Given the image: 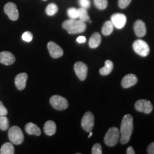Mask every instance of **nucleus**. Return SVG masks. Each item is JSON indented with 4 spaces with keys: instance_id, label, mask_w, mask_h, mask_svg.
I'll return each mask as SVG.
<instances>
[{
    "instance_id": "1",
    "label": "nucleus",
    "mask_w": 154,
    "mask_h": 154,
    "mask_svg": "<svg viewBox=\"0 0 154 154\" xmlns=\"http://www.w3.org/2000/svg\"><path fill=\"white\" fill-rule=\"evenodd\" d=\"M134 129L133 118L130 114L124 116L122 121L120 134L122 144H126L130 140Z\"/></svg>"
},
{
    "instance_id": "2",
    "label": "nucleus",
    "mask_w": 154,
    "mask_h": 154,
    "mask_svg": "<svg viewBox=\"0 0 154 154\" xmlns=\"http://www.w3.org/2000/svg\"><path fill=\"white\" fill-rule=\"evenodd\" d=\"M62 27L69 34H75L84 32L86 29V25L85 22L81 20L70 18L63 22Z\"/></svg>"
},
{
    "instance_id": "3",
    "label": "nucleus",
    "mask_w": 154,
    "mask_h": 154,
    "mask_svg": "<svg viewBox=\"0 0 154 154\" xmlns=\"http://www.w3.org/2000/svg\"><path fill=\"white\" fill-rule=\"evenodd\" d=\"M120 137V131L115 127H111L105 135V143L107 146L112 147L116 144Z\"/></svg>"
},
{
    "instance_id": "4",
    "label": "nucleus",
    "mask_w": 154,
    "mask_h": 154,
    "mask_svg": "<svg viewBox=\"0 0 154 154\" xmlns=\"http://www.w3.org/2000/svg\"><path fill=\"white\" fill-rule=\"evenodd\" d=\"M8 137L11 143L20 144L23 142L24 136L22 130L19 127H11L8 132Z\"/></svg>"
},
{
    "instance_id": "5",
    "label": "nucleus",
    "mask_w": 154,
    "mask_h": 154,
    "mask_svg": "<svg viewBox=\"0 0 154 154\" xmlns=\"http://www.w3.org/2000/svg\"><path fill=\"white\" fill-rule=\"evenodd\" d=\"M133 49L138 55L146 57L149 53V47L148 44L142 39L136 40L132 45Z\"/></svg>"
},
{
    "instance_id": "6",
    "label": "nucleus",
    "mask_w": 154,
    "mask_h": 154,
    "mask_svg": "<svg viewBox=\"0 0 154 154\" xmlns=\"http://www.w3.org/2000/svg\"><path fill=\"white\" fill-rule=\"evenodd\" d=\"M50 102L51 106L56 110H65L69 106L67 99L57 95L51 97L50 100Z\"/></svg>"
},
{
    "instance_id": "7",
    "label": "nucleus",
    "mask_w": 154,
    "mask_h": 154,
    "mask_svg": "<svg viewBox=\"0 0 154 154\" xmlns=\"http://www.w3.org/2000/svg\"><path fill=\"white\" fill-rule=\"evenodd\" d=\"M81 125L86 131L90 132L92 131L94 126V116L91 112H87L84 114Z\"/></svg>"
},
{
    "instance_id": "8",
    "label": "nucleus",
    "mask_w": 154,
    "mask_h": 154,
    "mask_svg": "<svg viewBox=\"0 0 154 154\" xmlns=\"http://www.w3.org/2000/svg\"><path fill=\"white\" fill-rule=\"evenodd\" d=\"M135 107L136 110L145 114H149L153 109L151 103L146 99H140L136 102Z\"/></svg>"
},
{
    "instance_id": "9",
    "label": "nucleus",
    "mask_w": 154,
    "mask_h": 154,
    "mask_svg": "<svg viewBox=\"0 0 154 154\" xmlns=\"http://www.w3.org/2000/svg\"><path fill=\"white\" fill-rule=\"evenodd\" d=\"M74 68L78 78L81 81L85 80L88 75V72L87 65L82 62H77L75 63Z\"/></svg>"
},
{
    "instance_id": "10",
    "label": "nucleus",
    "mask_w": 154,
    "mask_h": 154,
    "mask_svg": "<svg viewBox=\"0 0 154 154\" xmlns=\"http://www.w3.org/2000/svg\"><path fill=\"white\" fill-rule=\"evenodd\" d=\"M4 11L12 21H16L19 17V13L16 5L13 2H8L4 7Z\"/></svg>"
},
{
    "instance_id": "11",
    "label": "nucleus",
    "mask_w": 154,
    "mask_h": 154,
    "mask_svg": "<svg viewBox=\"0 0 154 154\" xmlns=\"http://www.w3.org/2000/svg\"><path fill=\"white\" fill-rule=\"evenodd\" d=\"M111 21L116 28L121 29L126 24L127 17L124 14L116 13L111 17Z\"/></svg>"
},
{
    "instance_id": "12",
    "label": "nucleus",
    "mask_w": 154,
    "mask_h": 154,
    "mask_svg": "<svg viewBox=\"0 0 154 154\" xmlns=\"http://www.w3.org/2000/svg\"><path fill=\"white\" fill-rule=\"evenodd\" d=\"M48 49L50 54L54 58H58L63 54V51L58 45L53 41H50L48 44Z\"/></svg>"
},
{
    "instance_id": "13",
    "label": "nucleus",
    "mask_w": 154,
    "mask_h": 154,
    "mask_svg": "<svg viewBox=\"0 0 154 154\" xmlns=\"http://www.w3.org/2000/svg\"><path fill=\"white\" fill-rule=\"evenodd\" d=\"M15 61L14 55L11 52L4 51L0 53V63L5 65H11L13 64Z\"/></svg>"
},
{
    "instance_id": "14",
    "label": "nucleus",
    "mask_w": 154,
    "mask_h": 154,
    "mask_svg": "<svg viewBox=\"0 0 154 154\" xmlns=\"http://www.w3.org/2000/svg\"><path fill=\"white\" fill-rule=\"evenodd\" d=\"M138 82V78L133 74H127L122 79V86L124 88H129Z\"/></svg>"
},
{
    "instance_id": "15",
    "label": "nucleus",
    "mask_w": 154,
    "mask_h": 154,
    "mask_svg": "<svg viewBox=\"0 0 154 154\" xmlns=\"http://www.w3.org/2000/svg\"><path fill=\"white\" fill-rule=\"evenodd\" d=\"M28 77V74L25 72L18 74L15 78V84L17 88L20 90H22L25 88Z\"/></svg>"
},
{
    "instance_id": "16",
    "label": "nucleus",
    "mask_w": 154,
    "mask_h": 154,
    "mask_svg": "<svg viewBox=\"0 0 154 154\" xmlns=\"http://www.w3.org/2000/svg\"><path fill=\"white\" fill-rule=\"evenodd\" d=\"M134 29L136 35L139 37H142L146 34V26L142 20H138L135 22Z\"/></svg>"
},
{
    "instance_id": "17",
    "label": "nucleus",
    "mask_w": 154,
    "mask_h": 154,
    "mask_svg": "<svg viewBox=\"0 0 154 154\" xmlns=\"http://www.w3.org/2000/svg\"><path fill=\"white\" fill-rule=\"evenodd\" d=\"M25 130L28 134L39 136L41 135V130L36 125L33 123H28L25 126Z\"/></svg>"
},
{
    "instance_id": "18",
    "label": "nucleus",
    "mask_w": 154,
    "mask_h": 154,
    "mask_svg": "<svg viewBox=\"0 0 154 154\" xmlns=\"http://www.w3.org/2000/svg\"><path fill=\"white\" fill-rule=\"evenodd\" d=\"M101 42V36L98 33H94L93 34L91 35L90 37L88 45L89 46L92 48V49H95L98 48Z\"/></svg>"
},
{
    "instance_id": "19",
    "label": "nucleus",
    "mask_w": 154,
    "mask_h": 154,
    "mask_svg": "<svg viewBox=\"0 0 154 154\" xmlns=\"http://www.w3.org/2000/svg\"><path fill=\"white\" fill-rule=\"evenodd\" d=\"M57 126L54 122L48 121L45 123L44 125V131L48 135H53L56 132Z\"/></svg>"
},
{
    "instance_id": "20",
    "label": "nucleus",
    "mask_w": 154,
    "mask_h": 154,
    "mask_svg": "<svg viewBox=\"0 0 154 154\" xmlns=\"http://www.w3.org/2000/svg\"><path fill=\"white\" fill-rule=\"evenodd\" d=\"M114 68V64L110 60H106L105 62V65L99 70V72L102 75H107L110 74Z\"/></svg>"
},
{
    "instance_id": "21",
    "label": "nucleus",
    "mask_w": 154,
    "mask_h": 154,
    "mask_svg": "<svg viewBox=\"0 0 154 154\" xmlns=\"http://www.w3.org/2000/svg\"><path fill=\"white\" fill-rule=\"evenodd\" d=\"M114 27V26L111 21H107L105 22L102 29V34L106 36L109 35L113 32Z\"/></svg>"
},
{
    "instance_id": "22",
    "label": "nucleus",
    "mask_w": 154,
    "mask_h": 154,
    "mask_svg": "<svg viewBox=\"0 0 154 154\" xmlns=\"http://www.w3.org/2000/svg\"><path fill=\"white\" fill-rule=\"evenodd\" d=\"M14 153V149L11 143L7 142L4 143L0 149L1 154H13Z\"/></svg>"
},
{
    "instance_id": "23",
    "label": "nucleus",
    "mask_w": 154,
    "mask_h": 154,
    "mask_svg": "<svg viewBox=\"0 0 154 154\" xmlns=\"http://www.w3.org/2000/svg\"><path fill=\"white\" fill-rule=\"evenodd\" d=\"M78 12H79L78 18H79V20L85 22L89 20L90 17L88 15V13L86 9H85L83 8H79L78 9Z\"/></svg>"
},
{
    "instance_id": "24",
    "label": "nucleus",
    "mask_w": 154,
    "mask_h": 154,
    "mask_svg": "<svg viewBox=\"0 0 154 154\" xmlns=\"http://www.w3.org/2000/svg\"><path fill=\"white\" fill-rule=\"evenodd\" d=\"M58 8L56 4H50L49 5H48L46 7V13L48 16H52L58 12Z\"/></svg>"
},
{
    "instance_id": "25",
    "label": "nucleus",
    "mask_w": 154,
    "mask_h": 154,
    "mask_svg": "<svg viewBox=\"0 0 154 154\" xmlns=\"http://www.w3.org/2000/svg\"><path fill=\"white\" fill-rule=\"evenodd\" d=\"M9 126V122L5 116H0V129L5 131Z\"/></svg>"
},
{
    "instance_id": "26",
    "label": "nucleus",
    "mask_w": 154,
    "mask_h": 154,
    "mask_svg": "<svg viewBox=\"0 0 154 154\" xmlns=\"http://www.w3.org/2000/svg\"><path fill=\"white\" fill-rule=\"evenodd\" d=\"M95 6L100 10H104L108 5L107 0H94Z\"/></svg>"
},
{
    "instance_id": "27",
    "label": "nucleus",
    "mask_w": 154,
    "mask_h": 154,
    "mask_svg": "<svg viewBox=\"0 0 154 154\" xmlns=\"http://www.w3.org/2000/svg\"><path fill=\"white\" fill-rule=\"evenodd\" d=\"M67 14L71 19L76 20L77 18H78V17H79L78 9H77L75 8H69L67 11Z\"/></svg>"
},
{
    "instance_id": "28",
    "label": "nucleus",
    "mask_w": 154,
    "mask_h": 154,
    "mask_svg": "<svg viewBox=\"0 0 154 154\" xmlns=\"http://www.w3.org/2000/svg\"><path fill=\"white\" fill-rule=\"evenodd\" d=\"M91 153L93 154H102V146L99 143L95 144L92 148Z\"/></svg>"
},
{
    "instance_id": "29",
    "label": "nucleus",
    "mask_w": 154,
    "mask_h": 154,
    "mask_svg": "<svg viewBox=\"0 0 154 154\" xmlns=\"http://www.w3.org/2000/svg\"><path fill=\"white\" fill-rule=\"evenodd\" d=\"M33 36L32 33L30 32H26L23 33L22 35V38L24 41L30 42L32 41Z\"/></svg>"
},
{
    "instance_id": "30",
    "label": "nucleus",
    "mask_w": 154,
    "mask_h": 154,
    "mask_svg": "<svg viewBox=\"0 0 154 154\" xmlns=\"http://www.w3.org/2000/svg\"><path fill=\"white\" fill-rule=\"evenodd\" d=\"M132 0H119L118 5L121 9H125L130 5Z\"/></svg>"
},
{
    "instance_id": "31",
    "label": "nucleus",
    "mask_w": 154,
    "mask_h": 154,
    "mask_svg": "<svg viewBox=\"0 0 154 154\" xmlns=\"http://www.w3.org/2000/svg\"><path fill=\"white\" fill-rule=\"evenodd\" d=\"M79 3L81 7L85 9H88L90 6V0H79Z\"/></svg>"
},
{
    "instance_id": "32",
    "label": "nucleus",
    "mask_w": 154,
    "mask_h": 154,
    "mask_svg": "<svg viewBox=\"0 0 154 154\" xmlns=\"http://www.w3.org/2000/svg\"><path fill=\"white\" fill-rule=\"evenodd\" d=\"M8 114V110L0 101V116H5Z\"/></svg>"
},
{
    "instance_id": "33",
    "label": "nucleus",
    "mask_w": 154,
    "mask_h": 154,
    "mask_svg": "<svg viewBox=\"0 0 154 154\" xmlns=\"http://www.w3.org/2000/svg\"><path fill=\"white\" fill-rule=\"evenodd\" d=\"M147 151L149 154H154V142L151 143L149 145Z\"/></svg>"
},
{
    "instance_id": "34",
    "label": "nucleus",
    "mask_w": 154,
    "mask_h": 154,
    "mask_svg": "<svg viewBox=\"0 0 154 154\" xmlns=\"http://www.w3.org/2000/svg\"><path fill=\"white\" fill-rule=\"evenodd\" d=\"M77 41L79 44H82L86 41V38L84 36H79L77 38Z\"/></svg>"
},
{
    "instance_id": "35",
    "label": "nucleus",
    "mask_w": 154,
    "mask_h": 154,
    "mask_svg": "<svg viewBox=\"0 0 154 154\" xmlns=\"http://www.w3.org/2000/svg\"><path fill=\"white\" fill-rule=\"evenodd\" d=\"M126 153L127 154H134L135 152L132 147H128L127 149Z\"/></svg>"
},
{
    "instance_id": "36",
    "label": "nucleus",
    "mask_w": 154,
    "mask_h": 154,
    "mask_svg": "<svg viewBox=\"0 0 154 154\" xmlns=\"http://www.w3.org/2000/svg\"><path fill=\"white\" fill-rule=\"evenodd\" d=\"M92 135H93V133H92L91 131H90V134H89V135H88V138H90V137L92 136Z\"/></svg>"
},
{
    "instance_id": "37",
    "label": "nucleus",
    "mask_w": 154,
    "mask_h": 154,
    "mask_svg": "<svg viewBox=\"0 0 154 154\" xmlns=\"http://www.w3.org/2000/svg\"><path fill=\"white\" fill-rule=\"evenodd\" d=\"M44 1H46V0H44Z\"/></svg>"
}]
</instances>
